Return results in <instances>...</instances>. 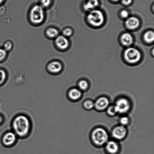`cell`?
<instances>
[{
  "mask_svg": "<svg viewBox=\"0 0 154 154\" xmlns=\"http://www.w3.org/2000/svg\"><path fill=\"white\" fill-rule=\"evenodd\" d=\"M17 135L14 132H9L6 133L3 137L2 143L5 146L13 145L16 142Z\"/></svg>",
  "mask_w": 154,
  "mask_h": 154,
  "instance_id": "7",
  "label": "cell"
},
{
  "mask_svg": "<svg viewBox=\"0 0 154 154\" xmlns=\"http://www.w3.org/2000/svg\"><path fill=\"white\" fill-rule=\"evenodd\" d=\"M46 34L48 37L54 38L58 36L59 34L58 30L54 28H50L47 30Z\"/></svg>",
  "mask_w": 154,
  "mask_h": 154,
  "instance_id": "18",
  "label": "cell"
},
{
  "mask_svg": "<svg viewBox=\"0 0 154 154\" xmlns=\"http://www.w3.org/2000/svg\"><path fill=\"white\" fill-rule=\"evenodd\" d=\"M68 95L70 99L73 100H76L81 98L82 93L81 91L78 89L73 88L69 91Z\"/></svg>",
  "mask_w": 154,
  "mask_h": 154,
  "instance_id": "15",
  "label": "cell"
},
{
  "mask_svg": "<svg viewBox=\"0 0 154 154\" xmlns=\"http://www.w3.org/2000/svg\"><path fill=\"white\" fill-rule=\"evenodd\" d=\"M87 20L89 23L93 26H100L104 21L103 13L99 10H92L88 15Z\"/></svg>",
  "mask_w": 154,
  "mask_h": 154,
  "instance_id": "2",
  "label": "cell"
},
{
  "mask_svg": "<svg viewBox=\"0 0 154 154\" xmlns=\"http://www.w3.org/2000/svg\"><path fill=\"white\" fill-rule=\"evenodd\" d=\"M109 104V101L107 98H99L94 103V106L97 109L102 111L107 108Z\"/></svg>",
  "mask_w": 154,
  "mask_h": 154,
  "instance_id": "10",
  "label": "cell"
},
{
  "mask_svg": "<svg viewBox=\"0 0 154 154\" xmlns=\"http://www.w3.org/2000/svg\"><path fill=\"white\" fill-rule=\"evenodd\" d=\"M145 41L147 43H153L154 40V33L153 31H149L145 33L144 35Z\"/></svg>",
  "mask_w": 154,
  "mask_h": 154,
  "instance_id": "17",
  "label": "cell"
},
{
  "mask_svg": "<svg viewBox=\"0 0 154 154\" xmlns=\"http://www.w3.org/2000/svg\"><path fill=\"white\" fill-rule=\"evenodd\" d=\"M7 78V75L4 70L0 69V85L4 84Z\"/></svg>",
  "mask_w": 154,
  "mask_h": 154,
  "instance_id": "21",
  "label": "cell"
},
{
  "mask_svg": "<svg viewBox=\"0 0 154 154\" xmlns=\"http://www.w3.org/2000/svg\"><path fill=\"white\" fill-rule=\"evenodd\" d=\"M84 107L86 109L90 110L93 109L94 106V103L93 101L91 100H87L85 101L84 103Z\"/></svg>",
  "mask_w": 154,
  "mask_h": 154,
  "instance_id": "19",
  "label": "cell"
},
{
  "mask_svg": "<svg viewBox=\"0 0 154 154\" xmlns=\"http://www.w3.org/2000/svg\"><path fill=\"white\" fill-rule=\"evenodd\" d=\"M125 60L131 64L138 63L141 59V53L138 49L133 48H129L125 51L124 54Z\"/></svg>",
  "mask_w": 154,
  "mask_h": 154,
  "instance_id": "5",
  "label": "cell"
},
{
  "mask_svg": "<svg viewBox=\"0 0 154 154\" xmlns=\"http://www.w3.org/2000/svg\"><path fill=\"white\" fill-rule=\"evenodd\" d=\"M121 41L122 44L125 46H129L133 42V38L129 33H125L121 37Z\"/></svg>",
  "mask_w": 154,
  "mask_h": 154,
  "instance_id": "13",
  "label": "cell"
},
{
  "mask_svg": "<svg viewBox=\"0 0 154 154\" xmlns=\"http://www.w3.org/2000/svg\"><path fill=\"white\" fill-rule=\"evenodd\" d=\"M4 1V0H0V4H2Z\"/></svg>",
  "mask_w": 154,
  "mask_h": 154,
  "instance_id": "31",
  "label": "cell"
},
{
  "mask_svg": "<svg viewBox=\"0 0 154 154\" xmlns=\"http://www.w3.org/2000/svg\"><path fill=\"white\" fill-rule=\"evenodd\" d=\"M44 18V11L41 6L36 5L32 8L30 11V19L33 23L36 25L41 23Z\"/></svg>",
  "mask_w": 154,
  "mask_h": 154,
  "instance_id": "4",
  "label": "cell"
},
{
  "mask_svg": "<svg viewBox=\"0 0 154 154\" xmlns=\"http://www.w3.org/2000/svg\"><path fill=\"white\" fill-rule=\"evenodd\" d=\"M106 149L109 153L111 154H115L119 151L118 144L114 141H109L107 143Z\"/></svg>",
  "mask_w": 154,
  "mask_h": 154,
  "instance_id": "14",
  "label": "cell"
},
{
  "mask_svg": "<svg viewBox=\"0 0 154 154\" xmlns=\"http://www.w3.org/2000/svg\"><path fill=\"white\" fill-rule=\"evenodd\" d=\"M48 70L51 73H59L62 69V66L60 62L57 61H52L48 64Z\"/></svg>",
  "mask_w": 154,
  "mask_h": 154,
  "instance_id": "12",
  "label": "cell"
},
{
  "mask_svg": "<svg viewBox=\"0 0 154 154\" xmlns=\"http://www.w3.org/2000/svg\"><path fill=\"white\" fill-rule=\"evenodd\" d=\"M107 112L110 116H113L116 114L118 112L116 106L113 105L110 106L107 110Z\"/></svg>",
  "mask_w": 154,
  "mask_h": 154,
  "instance_id": "22",
  "label": "cell"
},
{
  "mask_svg": "<svg viewBox=\"0 0 154 154\" xmlns=\"http://www.w3.org/2000/svg\"><path fill=\"white\" fill-rule=\"evenodd\" d=\"M92 138L95 144L98 146H102L108 141V134L105 129L97 128L92 133Z\"/></svg>",
  "mask_w": 154,
  "mask_h": 154,
  "instance_id": "3",
  "label": "cell"
},
{
  "mask_svg": "<svg viewBox=\"0 0 154 154\" xmlns=\"http://www.w3.org/2000/svg\"><path fill=\"white\" fill-rule=\"evenodd\" d=\"M129 120L128 117H122L121 119L120 122L122 125H126L128 124L129 123Z\"/></svg>",
  "mask_w": 154,
  "mask_h": 154,
  "instance_id": "27",
  "label": "cell"
},
{
  "mask_svg": "<svg viewBox=\"0 0 154 154\" xmlns=\"http://www.w3.org/2000/svg\"><path fill=\"white\" fill-rule=\"evenodd\" d=\"M13 45L10 42H7L5 43L4 47L6 51H9L12 49Z\"/></svg>",
  "mask_w": 154,
  "mask_h": 154,
  "instance_id": "25",
  "label": "cell"
},
{
  "mask_svg": "<svg viewBox=\"0 0 154 154\" xmlns=\"http://www.w3.org/2000/svg\"><path fill=\"white\" fill-rule=\"evenodd\" d=\"M12 126L15 134L20 137L28 135L31 128V123L28 117L24 115H19L14 119Z\"/></svg>",
  "mask_w": 154,
  "mask_h": 154,
  "instance_id": "1",
  "label": "cell"
},
{
  "mask_svg": "<svg viewBox=\"0 0 154 154\" xmlns=\"http://www.w3.org/2000/svg\"><path fill=\"white\" fill-rule=\"evenodd\" d=\"M41 2L42 6L45 7H47L50 5L51 0H41Z\"/></svg>",
  "mask_w": 154,
  "mask_h": 154,
  "instance_id": "26",
  "label": "cell"
},
{
  "mask_svg": "<svg viewBox=\"0 0 154 154\" xmlns=\"http://www.w3.org/2000/svg\"><path fill=\"white\" fill-rule=\"evenodd\" d=\"M79 88L82 90H87L88 88V84L87 81L83 80L80 81L78 84Z\"/></svg>",
  "mask_w": 154,
  "mask_h": 154,
  "instance_id": "20",
  "label": "cell"
},
{
  "mask_svg": "<svg viewBox=\"0 0 154 154\" xmlns=\"http://www.w3.org/2000/svg\"><path fill=\"white\" fill-rule=\"evenodd\" d=\"M73 31L71 29L67 28L63 31V34L65 37H69L72 35Z\"/></svg>",
  "mask_w": 154,
  "mask_h": 154,
  "instance_id": "24",
  "label": "cell"
},
{
  "mask_svg": "<svg viewBox=\"0 0 154 154\" xmlns=\"http://www.w3.org/2000/svg\"><path fill=\"white\" fill-rule=\"evenodd\" d=\"M3 119L1 116H0V124H1L2 122Z\"/></svg>",
  "mask_w": 154,
  "mask_h": 154,
  "instance_id": "30",
  "label": "cell"
},
{
  "mask_svg": "<svg viewBox=\"0 0 154 154\" xmlns=\"http://www.w3.org/2000/svg\"><path fill=\"white\" fill-rule=\"evenodd\" d=\"M126 25L127 28L130 29H135L140 25V20L135 17L128 18L126 21Z\"/></svg>",
  "mask_w": 154,
  "mask_h": 154,
  "instance_id": "11",
  "label": "cell"
},
{
  "mask_svg": "<svg viewBox=\"0 0 154 154\" xmlns=\"http://www.w3.org/2000/svg\"><path fill=\"white\" fill-rule=\"evenodd\" d=\"M7 55V51L3 49H0V61L5 58Z\"/></svg>",
  "mask_w": 154,
  "mask_h": 154,
  "instance_id": "23",
  "label": "cell"
},
{
  "mask_svg": "<svg viewBox=\"0 0 154 154\" xmlns=\"http://www.w3.org/2000/svg\"><path fill=\"white\" fill-rule=\"evenodd\" d=\"M55 42L57 47L61 49H66L69 46V40L64 36H57Z\"/></svg>",
  "mask_w": 154,
  "mask_h": 154,
  "instance_id": "9",
  "label": "cell"
},
{
  "mask_svg": "<svg viewBox=\"0 0 154 154\" xmlns=\"http://www.w3.org/2000/svg\"><path fill=\"white\" fill-rule=\"evenodd\" d=\"M113 136L117 140H121L125 138L127 134V130L124 126L116 127L112 131Z\"/></svg>",
  "mask_w": 154,
  "mask_h": 154,
  "instance_id": "8",
  "label": "cell"
},
{
  "mask_svg": "<svg viewBox=\"0 0 154 154\" xmlns=\"http://www.w3.org/2000/svg\"><path fill=\"white\" fill-rule=\"evenodd\" d=\"M115 106L118 112L122 114L127 112L131 107L129 101L125 98L119 99L116 102Z\"/></svg>",
  "mask_w": 154,
  "mask_h": 154,
  "instance_id": "6",
  "label": "cell"
},
{
  "mask_svg": "<svg viewBox=\"0 0 154 154\" xmlns=\"http://www.w3.org/2000/svg\"><path fill=\"white\" fill-rule=\"evenodd\" d=\"M99 5L98 0H88L84 4V7L86 11H90L94 9Z\"/></svg>",
  "mask_w": 154,
  "mask_h": 154,
  "instance_id": "16",
  "label": "cell"
},
{
  "mask_svg": "<svg viewBox=\"0 0 154 154\" xmlns=\"http://www.w3.org/2000/svg\"><path fill=\"white\" fill-rule=\"evenodd\" d=\"M132 0H122V3L125 5H129L132 2Z\"/></svg>",
  "mask_w": 154,
  "mask_h": 154,
  "instance_id": "29",
  "label": "cell"
},
{
  "mask_svg": "<svg viewBox=\"0 0 154 154\" xmlns=\"http://www.w3.org/2000/svg\"><path fill=\"white\" fill-rule=\"evenodd\" d=\"M112 1L116 2L118 1H119V0H112Z\"/></svg>",
  "mask_w": 154,
  "mask_h": 154,
  "instance_id": "32",
  "label": "cell"
},
{
  "mask_svg": "<svg viewBox=\"0 0 154 154\" xmlns=\"http://www.w3.org/2000/svg\"><path fill=\"white\" fill-rule=\"evenodd\" d=\"M120 14L122 17L123 18H128L129 15V13L126 10L122 11L121 12Z\"/></svg>",
  "mask_w": 154,
  "mask_h": 154,
  "instance_id": "28",
  "label": "cell"
}]
</instances>
